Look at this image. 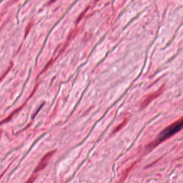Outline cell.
Masks as SVG:
<instances>
[{"label": "cell", "mask_w": 183, "mask_h": 183, "mask_svg": "<svg viewBox=\"0 0 183 183\" xmlns=\"http://www.w3.org/2000/svg\"><path fill=\"white\" fill-rule=\"evenodd\" d=\"M54 154V152H51L50 153H47L46 155L42 158V160L40 162L39 164L36 169V170L34 172L36 173L37 172L42 170V169L45 168L46 167V165L48 164L49 160H50V159L51 158V157L53 156Z\"/></svg>", "instance_id": "2"}, {"label": "cell", "mask_w": 183, "mask_h": 183, "mask_svg": "<svg viewBox=\"0 0 183 183\" xmlns=\"http://www.w3.org/2000/svg\"><path fill=\"white\" fill-rule=\"evenodd\" d=\"M183 124L182 118L177 120L175 122H173L158 134L156 139L148 145L147 148L148 149H154L157 145L168 140L170 137H172L173 135H174L182 129Z\"/></svg>", "instance_id": "1"}, {"label": "cell", "mask_w": 183, "mask_h": 183, "mask_svg": "<svg viewBox=\"0 0 183 183\" xmlns=\"http://www.w3.org/2000/svg\"><path fill=\"white\" fill-rule=\"evenodd\" d=\"M161 92H162L161 90H158V92H155L154 94L148 96L142 102V106L143 107L147 106L148 104V103L149 102H150L154 98H155L158 96L161 93Z\"/></svg>", "instance_id": "3"}]
</instances>
